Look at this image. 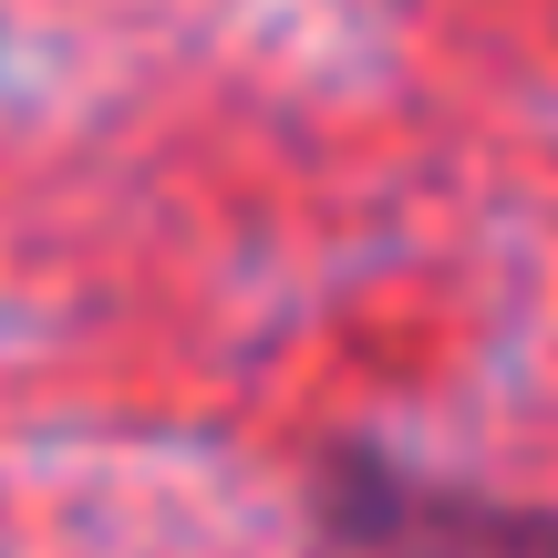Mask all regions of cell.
I'll list each match as a JSON object with an SVG mask.
<instances>
[{
  "instance_id": "cell-1",
  "label": "cell",
  "mask_w": 558,
  "mask_h": 558,
  "mask_svg": "<svg viewBox=\"0 0 558 558\" xmlns=\"http://www.w3.org/2000/svg\"><path fill=\"white\" fill-rule=\"evenodd\" d=\"M300 507L341 558H558L548 497H497L476 476H435V465L362 435L311 456Z\"/></svg>"
}]
</instances>
